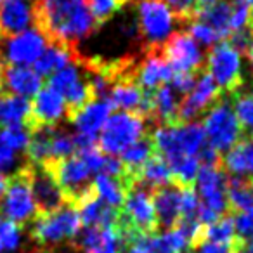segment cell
Segmentation results:
<instances>
[{
    "instance_id": "8d00e7d4",
    "label": "cell",
    "mask_w": 253,
    "mask_h": 253,
    "mask_svg": "<svg viewBox=\"0 0 253 253\" xmlns=\"http://www.w3.org/2000/svg\"><path fill=\"white\" fill-rule=\"evenodd\" d=\"M198 75L200 73H173L172 75V85L170 87L177 92V94L187 95L191 90H193L194 84L198 80Z\"/></svg>"
},
{
    "instance_id": "1f68e13d",
    "label": "cell",
    "mask_w": 253,
    "mask_h": 253,
    "mask_svg": "<svg viewBox=\"0 0 253 253\" xmlns=\"http://www.w3.org/2000/svg\"><path fill=\"white\" fill-rule=\"evenodd\" d=\"M87 2L95 23H97V26H101L108 19H111L118 11H122L128 0H87Z\"/></svg>"
},
{
    "instance_id": "e575fe53",
    "label": "cell",
    "mask_w": 253,
    "mask_h": 253,
    "mask_svg": "<svg viewBox=\"0 0 253 253\" xmlns=\"http://www.w3.org/2000/svg\"><path fill=\"white\" fill-rule=\"evenodd\" d=\"M165 4L170 7V11L175 14L177 21L189 23L196 14V4L198 0H165Z\"/></svg>"
},
{
    "instance_id": "52a82bcc",
    "label": "cell",
    "mask_w": 253,
    "mask_h": 253,
    "mask_svg": "<svg viewBox=\"0 0 253 253\" xmlns=\"http://www.w3.org/2000/svg\"><path fill=\"white\" fill-rule=\"evenodd\" d=\"M203 132L208 146H211L220 155L234 148L245 137L238 116L224 99L205 113Z\"/></svg>"
},
{
    "instance_id": "5bb4252c",
    "label": "cell",
    "mask_w": 253,
    "mask_h": 253,
    "mask_svg": "<svg viewBox=\"0 0 253 253\" xmlns=\"http://www.w3.org/2000/svg\"><path fill=\"white\" fill-rule=\"evenodd\" d=\"M64 116H66V102L47 85L40 88L39 94L35 95L26 128L32 130L35 126H57V123Z\"/></svg>"
},
{
    "instance_id": "9a60e30c",
    "label": "cell",
    "mask_w": 253,
    "mask_h": 253,
    "mask_svg": "<svg viewBox=\"0 0 253 253\" xmlns=\"http://www.w3.org/2000/svg\"><path fill=\"white\" fill-rule=\"evenodd\" d=\"M172 68L162 56L160 49L144 50V57L135 66V82L146 92H155L158 87L172 80Z\"/></svg>"
},
{
    "instance_id": "30bf717a",
    "label": "cell",
    "mask_w": 253,
    "mask_h": 253,
    "mask_svg": "<svg viewBox=\"0 0 253 253\" xmlns=\"http://www.w3.org/2000/svg\"><path fill=\"white\" fill-rule=\"evenodd\" d=\"M224 99V94L215 84V80L207 73L201 71L194 84L193 90L180 101L179 111H177V123H191L198 115L207 113L211 106Z\"/></svg>"
},
{
    "instance_id": "4fadbf2b",
    "label": "cell",
    "mask_w": 253,
    "mask_h": 253,
    "mask_svg": "<svg viewBox=\"0 0 253 253\" xmlns=\"http://www.w3.org/2000/svg\"><path fill=\"white\" fill-rule=\"evenodd\" d=\"M198 186L200 191L201 205L211 210L218 217L229 215V205H227V175L222 169L215 167H201L198 172L194 187Z\"/></svg>"
},
{
    "instance_id": "2e32d148",
    "label": "cell",
    "mask_w": 253,
    "mask_h": 253,
    "mask_svg": "<svg viewBox=\"0 0 253 253\" xmlns=\"http://www.w3.org/2000/svg\"><path fill=\"white\" fill-rule=\"evenodd\" d=\"M153 205H155L158 229L172 231L180 220V200H182V189L175 184L158 187L153 191Z\"/></svg>"
},
{
    "instance_id": "e0dca14e",
    "label": "cell",
    "mask_w": 253,
    "mask_h": 253,
    "mask_svg": "<svg viewBox=\"0 0 253 253\" xmlns=\"http://www.w3.org/2000/svg\"><path fill=\"white\" fill-rule=\"evenodd\" d=\"M32 25H35L33 5L26 0L0 2V35L4 39L25 32Z\"/></svg>"
},
{
    "instance_id": "5b68a950",
    "label": "cell",
    "mask_w": 253,
    "mask_h": 253,
    "mask_svg": "<svg viewBox=\"0 0 253 253\" xmlns=\"http://www.w3.org/2000/svg\"><path fill=\"white\" fill-rule=\"evenodd\" d=\"M137 30L144 43V50L160 49L175 28L177 18L165 0H139L137 4Z\"/></svg>"
},
{
    "instance_id": "b9f144b4",
    "label": "cell",
    "mask_w": 253,
    "mask_h": 253,
    "mask_svg": "<svg viewBox=\"0 0 253 253\" xmlns=\"http://www.w3.org/2000/svg\"><path fill=\"white\" fill-rule=\"evenodd\" d=\"M248 2V5H250V11H252V14H253V0H246ZM252 19H253V16H252Z\"/></svg>"
},
{
    "instance_id": "83f0119b",
    "label": "cell",
    "mask_w": 253,
    "mask_h": 253,
    "mask_svg": "<svg viewBox=\"0 0 253 253\" xmlns=\"http://www.w3.org/2000/svg\"><path fill=\"white\" fill-rule=\"evenodd\" d=\"M151 132H146L144 135H142L141 139H139L137 142H134V144L130 146V148H126L125 151L120 155V162L123 163V167H125L126 173L130 175V179L134 180L135 173H137V170L141 169L142 165H144L146 162H148L149 158H151L153 155L156 153L155 149V144H153V137H151Z\"/></svg>"
},
{
    "instance_id": "d590c367",
    "label": "cell",
    "mask_w": 253,
    "mask_h": 253,
    "mask_svg": "<svg viewBox=\"0 0 253 253\" xmlns=\"http://www.w3.org/2000/svg\"><path fill=\"white\" fill-rule=\"evenodd\" d=\"M246 248V243L238 239L234 243H215V241H203L196 246L198 253H239Z\"/></svg>"
},
{
    "instance_id": "603a6c76",
    "label": "cell",
    "mask_w": 253,
    "mask_h": 253,
    "mask_svg": "<svg viewBox=\"0 0 253 253\" xmlns=\"http://www.w3.org/2000/svg\"><path fill=\"white\" fill-rule=\"evenodd\" d=\"M222 170L232 177L253 179V137L245 135L227 155H222Z\"/></svg>"
},
{
    "instance_id": "3957f363",
    "label": "cell",
    "mask_w": 253,
    "mask_h": 253,
    "mask_svg": "<svg viewBox=\"0 0 253 253\" xmlns=\"http://www.w3.org/2000/svg\"><path fill=\"white\" fill-rule=\"evenodd\" d=\"M151 123L137 113L120 111L106 120L101 128L99 149L108 156H118L137 142L146 132H149Z\"/></svg>"
},
{
    "instance_id": "f546056e",
    "label": "cell",
    "mask_w": 253,
    "mask_h": 253,
    "mask_svg": "<svg viewBox=\"0 0 253 253\" xmlns=\"http://www.w3.org/2000/svg\"><path fill=\"white\" fill-rule=\"evenodd\" d=\"M21 231L23 227L0 215V253H14L18 250Z\"/></svg>"
},
{
    "instance_id": "d4e9b609",
    "label": "cell",
    "mask_w": 253,
    "mask_h": 253,
    "mask_svg": "<svg viewBox=\"0 0 253 253\" xmlns=\"http://www.w3.org/2000/svg\"><path fill=\"white\" fill-rule=\"evenodd\" d=\"M32 111V102L26 97L0 90V128L26 126Z\"/></svg>"
},
{
    "instance_id": "7a4b0ae2",
    "label": "cell",
    "mask_w": 253,
    "mask_h": 253,
    "mask_svg": "<svg viewBox=\"0 0 253 253\" xmlns=\"http://www.w3.org/2000/svg\"><path fill=\"white\" fill-rule=\"evenodd\" d=\"M43 167L52 173L54 180L63 193L64 201L70 207L77 208L85 200H88L92 194H95L92 172L87 169V165L82 162L78 155L43 163Z\"/></svg>"
},
{
    "instance_id": "8fae6325",
    "label": "cell",
    "mask_w": 253,
    "mask_h": 253,
    "mask_svg": "<svg viewBox=\"0 0 253 253\" xmlns=\"http://www.w3.org/2000/svg\"><path fill=\"white\" fill-rule=\"evenodd\" d=\"M26 172H28L32 194L37 205V217L49 215L66 205L59 186L56 184L52 173L45 167L26 163Z\"/></svg>"
},
{
    "instance_id": "7c38bea8",
    "label": "cell",
    "mask_w": 253,
    "mask_h": 253,
    "mask_svg": "<svg viewBox=\"0 0 253 253\" xmlns=\"http://www.w3.org/2000/svg\"><path fill=\"white\" fill-rule=\"evenodd\" d=\"M2 43H4L2 54L5 63H9L11 66H28V64H35V61L42 56L45 47L49 45V40L39 28L33 26L18 35L7 37Z\"/></svg>"
},
{
    "instance_id": "277c9868",
    "label": "cell",
    "mask_w": 253,
    "mask_h": 253,
    "mask_svg": "<svg viewBox=\"0 0 253 253\" xmlns=\"http://www.w3.org/2000/svg\"><path fill=\"white\" fill-rule=\"evenodd\" d=\"M80 229L82 224L78 211L70 205H64L52 213L37 217L30 227V238L39 248L50 250L61 243H71Z\"/></svg>"
},
{
    "instance_id": "bcb514c9",
    "label": "cell",
    "mask_w": 253,
    "mask_h": 253,
    "mask_svg": "<svg viewBox=\"0 0 253 253\" xmlns=\"http://www.w3.org/2000/svg\"><path fill=\"white\" fill-rule=\"evenodd\" d=\"M0 2H4V0H0Z\"/></svg>"
},
{
    "instance_id": "ffe728a7",
    "label": "cell",
    "mask_w": 253,
    "mask_h": 253,
    "mask_svg": "<svg viewBox=\"0 0 253 253\" xmlns=\"http://www.w3.org/2000/svg\"><path fill=\"white\" fill-rule=\"evenodd\" d=\"M84 253H118V238L113 227H84L71 241Z\"/></svg>"
},
{
    "instance_id": "7bdbcfd3",
    "label": "cell",
    "mask_w": 253,
    "mask_h": 253,
    "mask_svg": "<svg viewBox=\"0 0 253 253\" xmlns=\"http://www.w3.org/2000/svg\"><path fill=\"white\" fill-rule=\"evenodd\" d=\"M246 252H248V253H253V245H246Z\"/></svg>"
},
{
    "instance_id": "74e56055",
    "label": "cell",
    "mask_w": 253,
    "mask_h": 253,
    "mask_svg": "<svg viewBox=\"0 0 253 253\" xmlns=\"http://www.w3.org/2000/svg\"><path fill=\"white\" fill-rule=\"evenodd\" d=\"M16 162V151L7 146V142L0 135V170H5L12 167Z\"/></svg>"
},
{
    "instance_id": "6da1fadb",
    "label": "cell",
    "mask_w": 253,
    "mask_h": 253,
    "mask_svg": "<svg viewBox=\"0 0 253 253\" xmlns=\"http://www.w3.org/2000/svg\"><path fill=\"white\" fill-rule=\"evenodd\" d=\"M32 5L35 28L49 42L77 47L99 28L87 0H35Z\"/></svg>"
},
{
    "instance_id": "cb8c5ba5",
    "label": "cell",
    "mask_w": 253,
    "mask_h": 253,
    "mask_svg": "<svg viewBox=\"0 0 253 253\" xmlns=\"http://www.w3.org/2000/svg\"><path fill=\"white\" fill-rule=\"evenodd\" d=\"M75 210L78 211L80 224L84 227H113L116 222V215H118V210L99 200L97 194H92Z\"/></svg>"
},
{
    "instance_id": "d6a6232c",
    "label": "cell",
    "mask_w": 253,
    "mask_h": 253,
    "mask_svg": "<svg viewBox=\"0 0 253 253\" xmlns=\"http://www.w3.org/2000/svg\"><path fill=\"white\" fill-rule=\"evenodd\" d=\"M187 33L191 35V39L196 43H201L205 47H213L217 42H220V37L215 32L211 26H208L207 23L200 21V19H191L189 23H186Z\"/></svg>"
},
{
    "instance_id": "ba28073f",
    "label": "cell",
    "mask_w": 253,
    "mask_h": 253,
    "mask_svg": "<svg viewBox=\"0 0 253 253\" xmlns=\"http://www.w3.org/2000/svg\"><path fill=\"white\" fill-rule=\"evenodd\" d=\"M0 215H4L19 227L32 224L37 218V205L32 194L26 165L9 175L7 191L4 194V200L0 201Z\"/></svg>"
},
{
    "instance_id": "ee69618b",
    "label": "cell",
    "mask_w": 253,
    "mask_h": 253,
    "mask_svg": "<svg viewBox=\"0 0 253 253\" xmlns=\"http://www.w3.org/2000/svg\"><path fill=\"white\" fill-rule=\"evenodd\" d=\"M2 39H4V37H2V35H0V42H2Z\"/></svg>"
},
{
    "instance_id": "836d02e7",
    "label": "cell",
    "mask_w": 253,
    "mask_h": 253,
    "mask_svg": "<svg viewBox=\"0 0 253 253\" xmlns=\"http://www.w3.org/2000/svg\"><path fill=\"white\" fill-rule=\"evenodd\" d=\"M0 135L7 142L11 149L18 151H26V146L30 141V132L26 126H7V128H0Z\"/></svg>"
},
{
    "instance_id": "f6af8a7d",
    "label": "cell",
    "mask_w": 253,
    "mask_h": 253,
    "mask_svg": "<svg viewBox=\"0 0 253 253\" xmlns=\"http://www.w3.org/2000/svg\"><path fill=\"white\" fill-rule=\"evenodd\" d=\"M180 253H191V252H180Z\"/></svg>"
},
{
    "instance_id": "ab89813d",
    "label": "cell",
    "mask_w": 253,
    "mask_h": 253,
    "mask_svg": "<svg viewBox=\"0 0 253 253\" xmlns=\"http://www.w3.org/2000/svg\"><path fill=\"white\" fill-rule=\"evenodd\" d=\"M30 253H50V250H42V248H37V250H33V252H30Z\"/></svg>"
},
{
    "instance_id": "4dcf8cb0",
    "label": "cell",
    "mask_w": 253,
    "mask_h": 253,
    "mask_svg": "<svg viewBox=\"0 0 253 253\" xmlns=\"http://www.w3.org/2000/svg\"><path fill=\"white\" fill-rule=\"evenodd\" d=\"M234 113L239 120L243 134L253 137V95H234Z\"/></svg>"
},
{
    "instance_id": "8992f818",
    "label": "cell",
    "mask_w": 253,
    "mask_h": 253,
    "mask_svg": "<svg viewBox=\"0 0 253 253\" xmlns=\"http://www.w3.org/2000/svg\"><path fill=\"white\" fill-rule=\"evenodd\" d=\"M205 71L210 75L227 97L239 94V88L245 84L241 71V54L225 40L215 43L205 57Z\"/></svg>"
},
{
    "instance_id": "f35d334b",
    "label": "cell",
    "mask_w": 253,
    "mask_h": 253,
    "mask_svg": "<svg viewBox=\"0 0 253 253\" xmlns=\"http://www.w3.org/2000/svg\"><path fill=\"white\" fill-rule=\"evenodd\" d=\"M7 186H9V175L0 173V200L4 198L5 191H7Z\"/></svg>"
},
{
    "instance_id": "7402d4cb",
    "label": "cell",
    "mask_w": 253,
    "mask_h": 253,
    "mask_svg": "<svg viewBox=\"0 0 253 253\" xmlns=\"http://www.w3.org/2000/svg\"><path fill=\"white\" fill-rule=\"evenodd\" d=\"M78 57L80 56H78L77 47L49 42V45L45 47L42 56L35 61V64H33L35 68H33V70H35L40 77H49V75H54L59 70H63V68H66L68 64L77 63Z\"/></svg>"
},
{
    "instance_id": "44dd1931",
    "label": "cell",
    "mask_w": 253,
    "mask_h": 253,
    "mask_svg": "<svg viewBox=\"0 0 253 253\" xmlns=\"http://www.w3.org/2000/svg\"><path fill=\"white\" fill-rule=\"evenodd\" d=\"M134 187L130 177H113L106 173H97L94 179V191L99 200L109 205L115 210H120L126 200V194Z\"/></svg>"
},
{
    "instance_id": "4316f807",
    "label": "cell",
    "mask_w": 253,
    "mask_h": 253,
    "mask_svg": "<svg viewBox=\"0 0 253 253\" xmlns=\"http://www.w3.org/2000/svg\"><path fill=\"white\" fill-rule=\"evenodd\" d=\"M229 215L239 211H253V180L241 177H227Z\"/></svg>"
},
{
    "instance_id": "484cf974",
    "label": "cell",
    "mask_w": 253,
    "mask_h": 253,
    "mask_svg": "<svg viewBox=\"0 0 253 253\" xmlns=\"http://www.w3.org/2000/svg\"><path fill=\"white\" fill-rule=\"evenodd\" d=\"M231 14L232 0H217L210 7L198 11L193 19H200V21L207 23L218 33L220 39H229L231 37Z\"/></svg>"
},
{
    "instance_id": "60d3db41",
    "label": "cell",
    "mask_w": 253,
    "mask_h": 253,
    "mask_svg": "<svg viewBox=\"0 0 253 253\" xmlns=\"http://www.w3.org/2000/svg\"><path fill=\"white\" fill-rule=\"evenodd\" d=\"M248 59H250V64H252V70H253V49L248 52Z\"/></svg>"
},
{
    "instance_id": "d6986e66",
    "label": "cell",
    "mask_w": 253,
    "mask_h": 253,
    "mask_svg": "<svg viewBox=\"0 0 253 253\" xmlns=\"http://www.w3.org/2000/svg\"><path fill=\"white\" fill-rule=\"evenodd\" d=\"M111 111H113V106L108 99H94L88 104H85L71 118V122L77 125L78 134L85 135V137L95 139V135L104 126L106 120L109 118Z\"/></svg>"
},
{
    "instance_id": "ac0fdd59",
    "label": "cell",
    "mask_w": 253,
    "mask_h": 253,
    "mask_svg": "<svg viewBox=\"0 0 253 253\" xmlns=\"http://www.w3.org/2000/svg\"><path fill=\"white\" fill-rule=\"evenodd\" d=\"M43 87V80L35 70L28 66H5L2 73V90L19 97L37 95Z\"/></svg>"
},
{
    "instance_id": "7dc6e473",
    "label": "cell",
    "mask_w": 253,
    "mask_h": 253,
    "mask_svg": "<svg viewBox=\"0 0 253 253\" xmlns=\"http://www.w3.org/2000/svg\"><path fill=\"white\" fill-rule=\"evenodd\" d=\"M252 180H253V179H252Z\"/></svg>"
},
{
    "instance_id": "f1b7e54d",
    "label": "cell",
    "mask_w": 253,
    "mask_h": 253,
    "mask_svg": "<svg viewBox=\"0 0 253 253\" xmlns=\"http://www.w3.org/2000/svg\"><path fill=\"white\" fill-rule=\"evenodd\" d=\"M238 234H236L234 222H232L231 215H224V217L217 218L211 224L205 225V239L203 241H215V243H234L238 241ZM201 241V243H203Z\"/></svg>"
},
{
    "instance_id": "9c48e42d",
    "label": "cell",
    "mask_w": 253,
    "mask_h": 253,
    "mask_svg": "<svg viewBox=\"0 0 253 253\" xmlns=\"http://www.w3.org/2000/svg\"><path fill=\"white\" fill-rule=\"evenodd\" d=\"M160 50L173 73H201L205 70L203 50L187 32L172 33Z\"/></svg>"
}]
</instances>
